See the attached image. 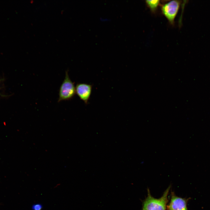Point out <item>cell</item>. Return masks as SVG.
Returning a JSON list of instances; mask_svg holds the SVG:
<instances>
[{"instance_id":"1","label":"cell","mask_w":210,"mask_h":210,"mask_svg":"<svg viewBox=\"0 0 210 210\" xmlns=\"http://www.w3.org/2000/svg\"><path fill=\"white\" fill-rule=\"evenodd\" d=\"M171 188L170 185L162 197L158 199L151 196L148 188L147 196L143 202L142 210H166L168 201V195Z\"/></svg>"},{"instance_id":"2","label":"cell","mask_w":210,"mask_h":210,"mask_svg":"<svg viewBox=\"0 0 210 210\" xmlns=\"http://www.w3.org/2000/svg\"><path fill=\"white\" fill-rule=\"evenodd\" d=\"M76 94V87L74 83L70 78L67 70L65 78L59 88L58 102L70 100L74 97Z\"/></svg>"},{"instance_id":"3","label":"cell","mask_w":210,"mask_h":210,"mask_svg":"<svg viewBox=\"0 0 210 210\" xmlns=\"http://www.w3.org/2000/svg\"><path fill=\"white\" fill-rule=\"evenodd\" d=\"M180 3L179 1L173 0L164 4L161 6L162 14L172 25L174 24V20L178 13Z\"/></svg>"},{"instance_id":"4","label":"cell","mask_w":210,"mask_h":210,"mask_svg":"<svg viewBox=\"0 0 210 210\" xmlns=\"http://www.w3.org/2000/svg\"><path fill=\"white\" fill-rule=\"evenodd\" d=\"M188 200L176 196L171 192L170 200L167 206V210H188L187 207Z\"/></svg>"},{"instance_id":"5","label":"cell","mask_w":210,"mask_h":210,"mask_svg":"<svg viewBox=\"0 0 210 210\" xmlns=\"http://www.w3.org/2000/svg\"><path fill=\"white\" fill-rule=\"evenodd\" d=\"M92 87V85L85 83H78L76 86V94L86 104L90 98Z\"/></svg>"},{"instance_id":"6","label":"cell","mask_w":210,"mask_h":210,"mask_svg":"<svg viewBox=\"0 0 210 210\" xmlns=\"http://www.w3.org/2000/svg\"><path fill=\"white\" fill-rule=\"evenodd\" d=\"M146 3L147 6L149 7L151 11L155 12L160 4V1L157 0H146Z\"/></svg>"},{"instance_id":"7","label":"cell","mask_w":210,"mask_h":210,"mask_svg":"<svg viewBox=\"0 0 210 210\" xmlns=\"http://www.w3.org/2000/svg\"><path fill=\"white\" fill-rule=\"evenodd\" d=\"M42 208V205L39 203L34 204L32 207V210H41Z\"/></svg>"},{"instance_id":"8","label":"cell","mask_w":210,"mask_h":210,"mask_svg":"<svg viewBox=\"0 0 210 210\" xmlns=\"http://www.w3.org/2000/svg\"><path fill=\"white\" fill-rule=\"evenodd\" d=\"M101 20L102 21H105L109 20V19L107 18H101Z\"/></svg>"}]
</instances>
